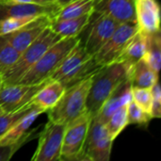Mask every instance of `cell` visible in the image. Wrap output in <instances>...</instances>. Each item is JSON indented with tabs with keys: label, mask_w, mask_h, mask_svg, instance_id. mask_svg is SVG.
<instances>
[{
	"label": "cell",
	"mask_w": 161,
	"mask_h": 161,
	"mask_svg": "<svg viewBox=\"0 0 161 161\" xmlns=\"http://www.w3.org/2000/svg\"><path fill=\"white\" fill-rule=\"evenodd\" d=\"M132 65L115 61L100 67L92 75L89 90L86 110L93 117L108 96L125 80L128 79Z\"/></svg>",
	"instance_id": "1"
},
{
	"label": "cell",
	"mask_w": 161,
	"mask_h": 161,
	"mask_svg": "<svg viewBox=\"0 0 161 161\" xmlns=\"http://www.w3.org/2000/svg\"><path fill=\"white\" fill-rule=\"evenodd\" d=\"M99 65L93 59V56L89 54L82 42L79 41L62 59L58 67L51 75L50 79L59 81L65 88L92 76L98 69Z\"/></svg>",
	"instance_id": "2"
},
{
	"label": "cell",
	"mask_w": 161,
	"mask_h": 161,
	"mask_svg": "<svg viewBox=\"0 0 161 161\" xmlns=\"http://www.w3.org/2000/svg\"><path fill=\"white\" fill-rule=\"evenodd\" d=\"M92 83V76L67 87L55 107L48 110V120L67 125L86 111V101Z\"/></svg>",
	"instance_id": "3"
},
{
	"label": "cell",
	"mask_w": 161,
	"mask_h": 161,
	"mask_svg": "<svg viewBox=\"0 0 161 161\" xmlns=\"http://www.w3.org/2000/svg\"><path fill=\"white\" fill-rule=\"evenodd\" d=\"M79 41L80 39L78 37L60 39L44 52L38 61L20 78L17 83L34 85L49 79L62 59Z\"/></svg>",
	"instance_id": "4"
},
{
	"label": "cell",
	"mask_w": 161,
	"mask_h": 161,
	"mask_svg": "<svg viewBox=\"0 0 161 161\" xmlns=\"http://www.w3.org/2000/svg\"><path fill=\"white\" fill-rule=\"evenodd\" d=\"M62 39L48 25L43 31L21 53L15 64L4 73L2 76L3 84H16L20 78L38 61V59L53 44Z\"/></svg>",
	"instance_id": "5"
},
{
	"label": "cell",
	"mask_w": 161,
	"mask_h": 161,
	"mask_svg": "<svg viewBox=\"0 0 161 161\" xmlns=\"http://www.w3.org/2000/svg\"><path fill=\"white\" fill-rule=\"evenodd\" d=\"M113 141L109 137L106 125L96 116L90 122L83 151L79 160H109Z\"/></svg>",
	"instance_id": "6"
},
{
	"label": "cell",
	"mask_w": 161,
	"mask_h": 161,
	"mask_svg": "<svg viewBox=\"0 0 161 161\" xmlns=\"http://www.w3.org/2000/svg\"><path fill=\"white\" fill-rule=\"evenodd\" d=\"M92 116L86 110L80 116L66 125L60 160H79L85 143L88 128Z\"/></svg>",
	"instance_id": "7"
},
{
	"label": "cell",
	"mask_w": 161,
	"mask_h": 161,
	"mask_svg": "<svg viewBox=\"0 0 161 161\" xmlns=\"http://www.w3.org/2000/svg\"><path fill=\"white\" fill-rule=\"evenodd\" d=\"M137 31L138 25L136 22L120 24L109 39L93 55V59L96 64L103 67L115 62L122 54L126 43Z\"/></svg>",
	"instance_id": "8"
},
{
	"label": "cell",
	"mask_w": 161,
	"mask_h": 161,
	"mask_svg": "<svg viewBox=\"0 0 161 161\" xmlns=\"http://www.w3.org/2000/svg\"><path fill=\"white\" fill-rule=\"evenodd\" d=\"M66 125L48 120L39 135L37 149L31 158L32 161L60 160L61 146Z\"/></svg>",
	"instance_id": "9"
},
{
	"label": "cell",
	"mask_w": 161,
	"mask_h": 161,
	"mask_svg": "<svg viewBox=\"0 0 161 161\" xmlns=\"http://www.w3.org/2000/svg\"><path fill=\"white\" fill-rule=\"evenodd\" d=\"M47 80L34 85L19 83L3 84L0 89V108L3 112H11L28 105L33 96Z\"/></svg>",
	"instance_id": "10"
},
{
	"label": "cell",
	"mask_w": 161,
	"mask_h": 161,
	"mask_svg": "<svg viewBox=\"0 0 161 161\" xmlns=\"http://www.w3.org/2000/svg\"><path fill=\"white\" fill-rule=\"evenodd\" d=\"M59 6L54 2L50 4L35 3H12L0 0V20L7 17H40L50 16L52 18Z\"/></svg>",
	"instance_id": "11"
},
{
	"label": "cell",
	"mask_w": 161,
	"mask_h": 161,
	"mask_svg": "<svg viewBox=\"0 0 161 161\" xmlns=\"http://www.w3.org/2000/svg\"><path fill=\"white\" fill-rule=\"evenodd\" d=\"M138 30L144 34L160 32V6L158 0H134Z\"/></svg>",
	"instance_id": "12"
},
{
	"label": "cell",
	"mask_w": 161,
	"mask_h": 161,
	"mask_svg": "<svg viewBox=\"0 0 161 161\" xmlns=\"http://www.w3.org/2000/svg\"><path fill=\"white\" fill-rule=\"evenodd\" d=\"M120 24L104 14H98L92 22L90 32L83 43L86 51L93 56L109 39Z\"/></svg>",
	"instance_id": "13"
},
{
	"label": "cell",
	"mask_w": 161,
	"mask_h": 161,
	"mask_svg": "<svg viewBox=\"0 0 161 161\" xmlns=\"http://www.w3.org/2000/svg\"><path fill=\"white\" fill-rule=\"evenodd\" d=\"M50 21V16H40L19 29L4 34L3 36L17 51L22 53L49 25Z\"/></svg>",
	"instance_id": "14"
},
{
	"label": "cell",
	"mask_w": 161,
	"mask_h": 161,
	"mask_svg": "<svg viewBox=\"0 0 161 161\" xmlns=\"http://www.w3.org/2000/svg\"><path fill=\"white\" fill-rule=\"evenodd\" d=\"M93 13L109 16L119 24L136 22L134 0H95Z\"/></svg>",
	"instance_id": "15"
},
{
	"label": "cell",
	"mask_w": 161,
	"mask_h": 161,
	"mask_svg": "<svg viewBox=\"0 0 161 161\" xmlns=\"http://www.w3.org/2000/svg\"><path fill=\"white\" fill-rule=\"evenodd\" d=\"M132 100V86L129 79L122 82L108 98L102 105L98 112L94 115L101 122L106 124L109 117L122 106L127 105Z\"/></svg>",
	"instance_id": "16"
},
{
	"label": "cell",
	"mask_w": 161,
	"mask_h": 161,
	"mask_svg": "<svg viewBox=\"0 0 161 161\" xmlns=\"http://www.w3.org/2000/svg\"><path fill=\"white\" fill-rule=\"evenodd\" d=\"M65 89L59 81L49 78L33 96L30 103L46 112L57 105Z\"/></svg>",
	"instance_id": "17"
},
{
	"label": "cell",
	"mask_w": 161,
	"mask_h": 161,
	"mask_svg": "<svg viewBox=\"0 0 161 161\" xmlns=\"http://www.w3.org/2000/svg\"><path fill=\"white\" fill-rule=\"evenodd\" d=\"M93 12L87 13L77 18L64 20H51L49 26L61 38L78 37V35L89 25Z\"/></svg>",
	"instance_id": "18"
},
{
	"label": "cell",
	"mask_w": 161,
	"mask_h": 161,
	"mask_svg": "<svg viewBox=\"0 0 161 161\" xmlns=\"http://www.w3.org/2000/svg\"><path fill=\"white\" fill-rule=\"evenodd\" d=\"M42 113L44 112L40 108H36L27 113L0 138V145L11 144L21 140L27 133L32 124Z\"/></svg>",
	"instance_id": "19"
},
{
	"label": "cell",
	"mask_w": 161,
	"mask_h": 161,
	"mask_svg": "<svg viewBox=\"0 0 161 161\" xmlns=\"http://www.w3.org/2000/svg\"><path fill=\"white\" fill-rule=\"evenodd\" d=\"M147 46V34L137 31L126 43L122 54L116 61L125 62L133 65L138 60L142 59L145 54Z\"/></svg>",
	"instance_id": "20"
},
{
	"label": "cell",
	"mask_w": 161,
	"mask_h": 161,
	"mask_svg": "<svg viewBox=\"0 0 161 161\" xmlns=\"http://www.w3.org/2000/svg\"><path fill=\"white\" fill-rule=\"evenodd\" d=\"M128 79L132 87L151 89L158 81V74L142 58L132 65Z\"/></svg>",
	"instance_id": "21"
},
{
	"label": "cell",
	"mask_w": 161,
	"mask_h": 161,
	"mask_svg": "<svg viewBox=\"0 0 161 161\" xmlns=\"http://www.w3.org/2000/svg\"><path fill=\"white\" fill-rule=\"evenodd\" d=\"M95 0H75L69 2L57 10L51 20H64L77 18L90 12H93Z\"/></svg>",
	"instance_id": "22"
},
{
	"label": "cell",
	"mask_w": 161,
	"mask_h": 161,
	"mask_svg": "<svg viewBox=\"0 0 161 161\" xmlns=\"http://www.w3.org/2000/svg\"><path fill=\"white\" fill-rule=\"evenodd\" d=\"M142 59L157 73H159L161 64L160 32L147 34V46Z\"/></svg>",
	"instance_id": "23"
},
{
	"label": "cell",
	"mask_w": 161,
	"mask_h": 161,
	"mask_svg": "<svg viewBox=\"0 0 161 161\" xmlns=\"http://www.w3.org/2000/svg\"><path fill=\"white\" fill-rule=\"evenodd\" d=\"M108 133L112 141H114L128 125L127 105L119 108L105 124Z\"/></svg>",
	"instance_id": "24"
},
{
	"label": "cell",
	"mask_w": 161,
	"mask_h": 161,
	"mask_svg": "<svg viewBox=\"0 0 161 161\" xmlns=\"http://www.w3.org/2000/svg\"><path fill=\"white\" fill-rule=\"evenodd\" d=\"M21 53L17 51L3 36L0 35V75L10 69L18 60Z\"/></svg>",
	"instance_id": "25"
},
{
	"label": "cell",
	"mask_w": 161,
	"mask_h": 161,
	"mask_svg": "<svg viewBox=\"0 0 161 161\" xmlns=\"http://www.w3.org/2000/svg\"><path fill=\"white\" fill-rule=\"evenodd\" d=\"M36 108L38 107L29 103L28 105L21 108L18 110L11 112H2L0 114V138L18 121H20L23 117H25L27 113H29Z\"/></svg>",
	"instance_id": "26"
},
{
	"label": "cell",
	"mask_w": 161,
	"mask_h": 161,
	"mask_svg": "<svg viewBox=\"0 0 161 161\" xmlns=\"http://www.w3.org/2000/svg\"><path fill=\"white\" fill-rule=\"evenodd\" d=\"M127 119H128V125H146L152 120V117L137 103L131 100L127 104Z\"/></svg>",
	"instance_id": "27"
},
{
	"label": "cell",
	"mask_w": 161,
	"mask_h": 161,
	"mask_svg": "<svg viewBox=\"0 0 161 161\" xmlns=\"http://www.w3.org/2000/svg\"><path fill=\"white\" fill-rule=\"evenodd\" d=\"M32 137H35V129L34 130H28L27 133L18 142L11 143V144H6V145H0V161H8L12 156L27 142L32 140Z\"/></svg>",
	"instance_id": "28"
},
{
	"label": "cell",
	"mask_w": 161,
	"mask_h": 161,
	"mask_svg": "<svg viewBox=\"0 0 161 161\" xmlns=\"http://www.w3.org/2000/svg\"><path fill=\"white\" fill-rule=\"evenodd\" d=\"M132 100L150 114L152 106V94L150 89L132 87Z\"/></svg>",
	"instance_id": "29"
},
{
	"label": "cell",
	"mask_w": 161,
	"mask_h": 161,
	"mask_svg": "<svg viewBox=\"0 0 161 161\" xmlns=\"http://www.w3.org/2000/svg\"><path fill=\"white\" fill-rule=\"evenodd\" d=\"M150 90L152 94V106L150 114L152 119H158L161 116V90L158 81H157Z\"/></svg>",
	"instance_id": "30"
},
{
	"label": "cell",
	"mask_w": 161,
	"mask_h": 161,
	"mask_svg": "<svg viewBox=\"0 0 161 161\" xmlns=\"http://www.w3.org/2000/svg\"><path fill=\"white\" fill-rule=\"evenodd\" d=\"M12 3H35V4H50L55 0H7Z\"/></svg>",
	"instance_id": "31"
},
{
	"label": "cell",
	"mask_w": 161,
	"mask_h": 161,
	"mask_svg": "<svg viewBox=\"0 0 161 161\" xmlns=\"http://www.w3.org/2000/svg\"><path fill=\"white\" fill-rule=\"evenodd\" d=\"M72 1H75V0H55V2H56L59 7L65 5V4H67V3H69V2H72Z\"/></svg>",
	"instance_id": "32"
},
{
	"label": "cell",
	"mask_w": 161,
	"mask_h": 161,
	"mask_svg": "<svg viewBox=\"0 0 161 161\" xmlns=\"http://www.w3.org/2000/svg\"><path fill=\"white\" fill-rule=\"evenodd\" d=\"M2 86H3V80H2V76H1V75H0V89H1Z\"/></svg>",
	"instance_id": "33"
},
{
	"label": "cell",
	"mask_w": 161,
	"mask_h": 161,
	"mask_svg": "<svg viewBox=\"0 0 161 161\" xmlns=\"http://www.w3.org/2000/svg\"><path fill=\"white\" fill-rule=\"evenodd\" d=\"M2 112H3V110H2V109H1V108H0V114H1V113H2Z\"/></svg>",
	"instance_id": "34"
}]
</instances>
